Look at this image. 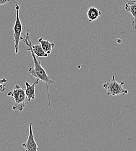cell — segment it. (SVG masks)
I'll return each instance as SVG.
<instances>
[{
	"label": "cell",
	"mask_w": 136,
	"mask_h": 151,
	"mask_svg": "<svg viewBox=\"0 0 136 151\" xmlns=\"http://www.w3.org/2000/svg\"><path fill=\"white\" fill-rule=\"evenodd\" d=\"M30 37V32L27 30L26 33L25 35V36L24 37H21V41H23L26 45L27 47V50L30 51L32 57L33 58V62H34V67L33 68H30L28 70V72L29 74L32 76V78L33 79H38L39 81H42L44 83H45L47 90L48 92V101H49V105L50 106V98L49 94V91H48V85L51 84L53 81L52 79L49 77V76L47 75L46 71L43 68V67L41 66V62L38 60L37 58L35 55L32 47L30 44V42L29 41V38Z\"/></svg>",
	"instance_id": "1"
},
{
	"label": "cell",
	"mask_w": 136,
	"mask_h": 151,
	"mask_svg": "<svg viewBox=\"0 0 136 151\" xmlns=\"http://www.w3.org/2000/svg\"><path fill=\"white\" fill-rule=\"evenodd\" d=\"M7 95L12 97L15 104L12 106L14 111H19L22 112L26 106V102L27 99L25 94L24 88L20 87L19 85L16 84L12 91H9Z\"/></svg>",
	"instance_id": "2"
},
{
	"label": "cell",
	"mask_w": 136,
	"mask_h": 151,
	"mask_svg": "<svg viewBox=\"0 0 136 151\" xmlns=\"http://www.w3.org/2000/svg\"><path fill=\"white\" fill-rule=\"evenodd\" d=\"M124 84V81L117 82L115 76H112V78L104 84L102 87L106 90L108 95L117 96L121 94H127L128 93V90L124 88L123 87Z\"/></svg>",
	"instance_id": "3"
},
{
	"label": "cell",
	"mask_w": 136,
	"mask_h": 151,
	"mask_svg": "<svg viewBox=\"0 0 136 151\" xmlns=\"http://www.w3.org/2000/svg\"><path fill=\"white\" fill-rule=\"evenodd\" d=\"M20 6L18 3L15 5V10H16V17L15 22L13 27V37L14 41V48L15 54H18L19 52V45L20 41H21V35L22 33L23 26L22 22L19 18Z\"/></svg>",
	"instance_id": "4"
},
{
	"label": "cell",
	"mask_w": 136,
	"mask_h": 151,
	"mask_svg": "<svg viewBox=\"0 0 136 151\" xmlns=\"http://www.w3.org/2000/svg\"><path fill=\"white\" fill-rule=\"evenodd\" d=\"M29 133L28 138L25 143H23L22 144V146L24 148L26 151H37L39 150V147L35 139V135L33 132L32 123H29Z\"/></svg>",
	"instance_id": "5"
},
{
	"label": "cell",
	"mask_w": 136,
	"mask_h": 151,
	"mask_svg": "<svg viewBox=\"0 0 136 151\" xmlns=\"http://www.w3.org/2000/svg\"><path fill=\"white\" fill-rule=\"evenodd\" d=\"M39 81H40L38 79H35V82L33 83V84H30L27 81L25 82L26 89L24 90V91H25V94L27 99V101H30L31 100L35 99L36 86L37 84H39Z\"/></svg>",
	"instance_id": "6"
},
{
	"label": "cell",
	"mask_w": 136,
	"mask_h": 151,
	"mask_svg": "<svg viewBox=\"0 0 136 151\" xmlns=\"http://www.w3.org/2000/svg\"><path fill=\"white\" fill-rule=\"evenodd\" d=\"M124 9L127 12L132 14L134 20L132 22L133 29H136V1L129 0L127 1L124 5Z\"/></svg>",
	"instance_id": "7"
},
{
	"label": "cell",
	"mask_w": 136,
	"mask_h": 151,
	"mask_svg": "<svg viewBox=\"0 0 136 151\" xmlns=\"http://www.w3.org/2000/svg\"><path fill=\"white\" fill-rule=\"evenodd\" d=\"M38 41L41 45L42 50L46 54L49 55L51 53L53 49L55 47V44L54 42H51L49 41L44 39L43 38H40L38 40Z\"/></svg>",
	"instance_id": "8"
},
{
	"label": "cell",
	"mask_w": 136,
	"mask_h": 151,
	"mask_svg": "<svg viewBox=\"0 0 136 151\" xmlns=\"http://www.w3.org/2000/svg\"><path fill=\"white\" fill-rule=\"evenodd\" d=\"M101 15V11L98 10L97 8L94 6L90 7L87 12V16L89 22L95 21Z\"/></svg>",
	"instance_id": "9"
},
{
	"label": "cell",
	"mask_w": 136,
	"mask_h": 151,
	"mask_svg": "<svg viewBox=\"0 0 136 151\" xmlns=\"http://www.w3.org/2000/svg\"><path fill=\"white\" fill-rule=\"evenodd\" d=\"M29 41L30 42V44L32 47V50L35 54V55L36 56L37 58L39 57H44V58H46L48 57V54H46L44 50H42L41 46L40 44H35L33 45L30 40V37L29 38Z\"/></svg>",
	"instance_id": "10"
},
{
	"label": "cell",
	"mask_w": 136,
	"mask_h": 151,
	"mask_svg": "<svg viewBox=\"0 0 136 151\" xmlns=\"http://www.w3.org/2000/svg\"><path fill=\"white\" fill-rule=\"evenodd\" d=\"M6 81H7V79L6 78L0 79V92L3 93L4 91H5L6 88L4 84L6 83Z\"/></svg>",
	"instance_id": "11"
},
{
	"label": "cell",
	"mask_w": 136,
	"mask_h": 151,
	"mask_svg": "<svg viewBox=\"0 0 136 151\" xmlns=\"http://www.w3.org/2000/svg\"><path fill=\"white\" fill-rule=\"evenodd\" d=\"M9 3L12 6H13V5H12V4L11 0H0V5H5V4H9Z\"/></svg>",
	"instance_id": "12"
}]
</instances>
